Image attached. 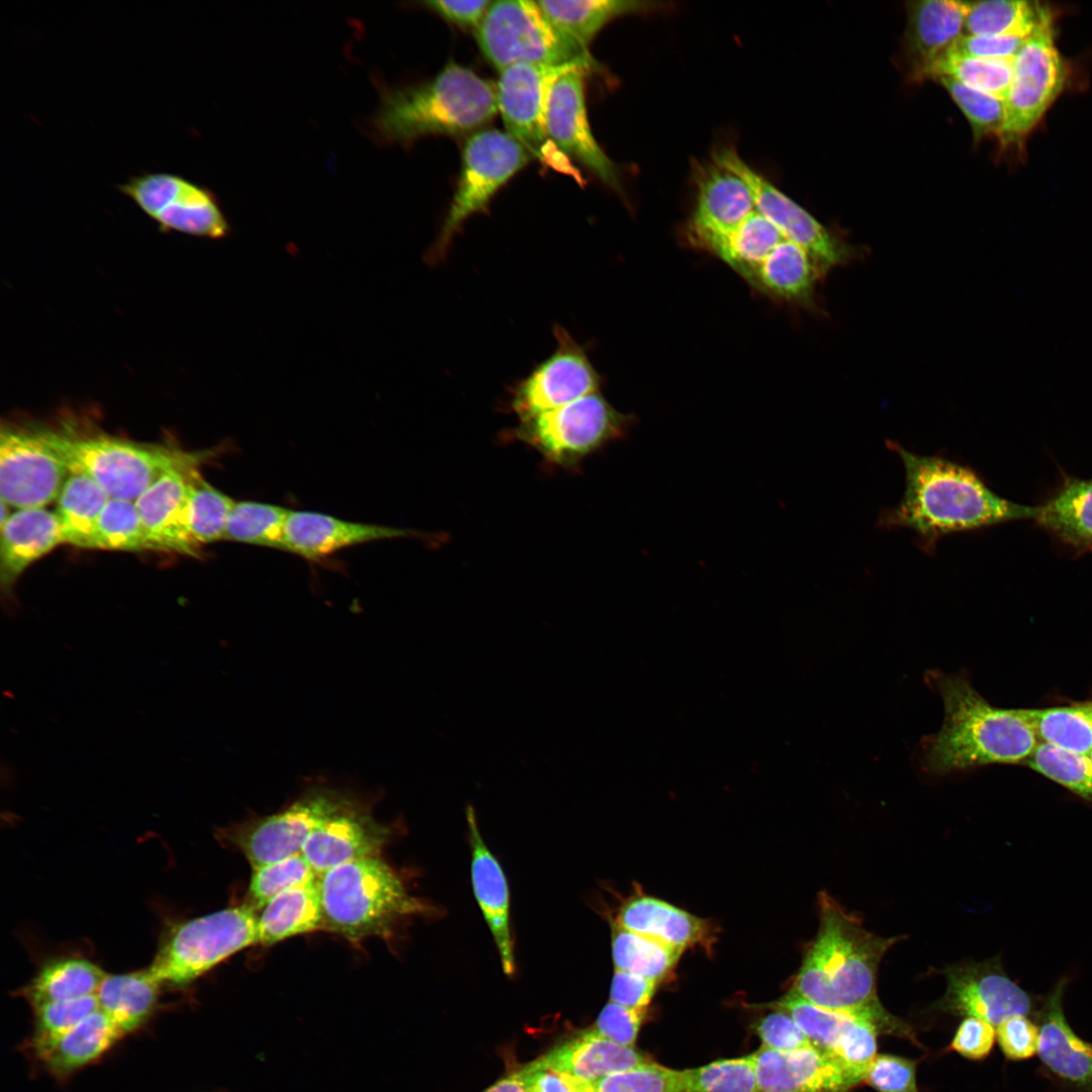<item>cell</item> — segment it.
I'll list each match as a JSON object with an SVG mask.
<instances>
[{"label":"cell","mask_w":1092,"mask_h":1092,"mask_svg":"<svg viewBox=\"0 0 1092 1092\" xmlns=\"http://www.w3.org/2000/svg\"><path fill=\"white\" fill-rule=\"evenodd\" d=\"M886 444L903 464L905 485L899 503L884 509L877 525L912 531L916 545L928 555L945 536L1033 519L1035 515L1036 507L1000 496L965 463L941 453L918 454L893 440Z\"/></svg>","instance_id":"1"},{"label":"cell","mask_w":1092,"mask_h":1092,"mask_svg":"<svg viewBox=\"0 0 1092 1092\" xmlns=\"http://www.w3.org/2000/svg\"><path fill=\"white\" fill-rule=\"evenodd\" d=\"M820 925L795 978L793 991L823 1008L871 1020L879 1032L918 1044L911 1027L881 1004L877 974L885 953L903 936L883 937L867 930L829 894L818 896Z\"/></svg>","instance_id":"2"},{"label":"cell","mask_w":1092,"mask_h":1092,"mask_svg":"<svg viewBox=\"0 0 1092 1092\" xmlns=\"http://www.w3.org/2000/svg\"><path fill=\"white\" fill-rule=\"evenodd\" d=\"M944 706L940 730L924 739L923 768L943 776L989 764H1025L1039 741L1022 709L992 706L963 673L929 672Z\"/></svg>","instance_id":"3"},{"label":"cell","mask_w":1092,"mask_h":1092,"mask_svg":"<svg viewBox=\"0 0 1092 1092\" xmlns=\"http://www.w3.org/2000/svg\"><path fill=\"white\" fill-rule=\"evenodd\" d=\"M497 112L496 84L451 62L429 81L382 89L369 128L378 143L407 145L426 135L471 132Z\"/></svg>","instance_id":"4"},{"label":"cell","mask_w":1092,"mask_h":1092,"mask_svg":"<svg viewBox=\"0 0 1092 1092\" xmlns=\"http://www.w3.org/2000/svg\"><path fill=\"white\" fill-rule=\"evenodd\" d=\"M317 887L325 930L350 940L388 936L403 919L429 910L379 856L334 867L317 875Z\"/></svg>","instance_id":"5"},{"label":"cell","mask_w":1092,"mask_h":1092,"mask_svg":"<svg viewBox=\"0 0 1092 1092\" xmlns=\"http://www.w3.org/2000/svg\"><path fill=\"white\" fill-rule=\"evenodd\" d=\"M33 430L70 472L91 477L110 497L132 502L167 470L199 466L212 454L183 452L103 434L81 433L66 424Z\"/></svg>","instance_id":"6"},{"label":"cell","mask_w":1092,"mask_h":1092,"mask_svg":"<svg viewBox=\"0 0 1092 1092\" xmlns=\"http://www.w3.org/2000/svg\"><path fill=\"white\" fill-rule=\"evenodd\" d=\"M256 943L257 909L246 902L176 924L149 969L162 985L185 986Z\"/></svg>","instance_id":"7"},{"label":"cell","mask_w":1092,"mask_h":1092,"mask_svg":"<svg viewBox=\"0 0 1092 1092\" xmlns=\"http://www.w3.org/2000/svg\"><path fill=\"white\" fill-rule=\"evenodd\" d=\"M635 419L616 410L601 393L520 420L514 437L547 462L574 468L587 456L623 438Z\"/></svg>","instance_id":"8"},{"label":"cell","mask_w":1092,"mask_h":1092,"mask_svg":"<svg viewBox=\"0 0 1092 1092\" xmlns=\"http://www.w3.org/2000/svg\"><path fill=\"white\" fill-rule=\"evenodd\" d=\"M475 35L483 56L499 72L522 63L561 65L592 58L551 22L538 1H493Z\"/></svg>","instance_id":"9"},{"label":"cell","mask_w":1092,"mask_h":1092,"mask_svg":"<svg viewBox=\"0 0 1092 1092\" xmlns=\"http://www.w3.org/2000/svg\"><path fill=\"white\" fill-rule=\"evenodd\" d=\"M593 58L561 65L516 64L499 72L497 107L507 132L532 156L555 171L580 179L570 159L552 142L547 129L550 94L556 81L578 69H593Z\"/></svg>","instance_id":"10"},{"label":"cell","mask_w":1092,"mask_h":1092,"mask_svg":"<svg viewBox=\"0 0 1092 1092\" xmlns=\"http://www.w3.org/2000/svg\"><path fill=\"white\" fill-rule=\"evenodd\" d=\"M531 159L507 131L474 132L464 146L458 185L429 259H442L462 224L484 209L496 191Z\"/></svg>","instance_id":"11"},{"label":"cell","mask_w":1092,"mask_h":1092,"mask_svg":"<svg viewBox=\"0 0 1092 1092\" xmlns=\"http://www.w3.org/2000/svg\"><path fill=\"white\" fill-rule=\"evenodd\" d=\"M116 188L163 233L221 239L229 221L216 195L207 187L169 172H143Z\"/></svg>","instance_id":"12"},{"label":"cell","mask_w":1092,"mask_h":1092,"mask_svg":"<svg viewBox=\"0 0 1092 1092\" xmlns=\"http://www.w3.org/2000/svg\"><path fill=\"white\" fill-rule=\"evenodd\" d=\"M1066 78V66L1055 42L1053 15L1048 9L1014 57L1000 141L1011 144L1023 139L1060 94Z\"/></svg>","instance_id":"13"},{"label":"cell","mask_w":1092,"mask_h":1092,"mask_svg":"<svg viewBox=\"0 0 1092 1092\" xmlns=\"http://www.w3.org/2000/svg\"><path fill=\"white\" fill-rule=\"evenodd\" d=\"M352 794L327 785L307 789L288 807L240 826L231 840L252 869L300 853L310 834L343 808Z\"/></svg>","instance_id":"14"},{"label":"cell","mask_w":1092,"mask_h":1092,"mask_svg":"<svg viewBox=\"0 0 1092 1092\" xmlns=\"http://www.w3.org/2000/svg\"><path fill=\"white\" fill-rule=\"evenodd\" d=\"M714 162L741 177L751 190L755 208L771 219L791 241L805 248L826 272L858 257L856 248L831 233L750 168L735 151H720L714 156Z\"/></svg>","instance_id":"15"},{"label":"cell","mask_w":1092,"mask_h":1092,"mask_svg":"<svg viewBox=\"0 0 1092 1092\" xmlns=\"http://www.w3.org/2000/svg\"><path fill=\"white\" fill-rule=\"evenodd\" d=\"M69 474L33 428H1L0 494L10 507L44 508L58 498Z\"/></svg>","instance_id":"16"},{"label":"cell","mask_w":1092,"mask_h":1092,"mask_svg":"<svg viewBox=\"0 0 1092 1092\" xmlns=\"http://www.w3.org/2000/svg\"><path fill=\"white\" fill-rule=\"evenodd\" d=\"M556 348L513 390L511 406L519 420L554 410L600 391L602 379L583 348L556 327Z\"/></svg>","instance_id":"17"},{"label":"cell","mask_w":1092,"mask_h":1092,"mask_svg":"<svg viewBox=\"0 0 1092 1092\" xmlns=\"http://www.w3.org/2000/svg\"><path fill=\"white\" fill-rule=\"evenodd\" d=\"M941 973L946 991L935 1009L966 1017H977L998 1025L1013 1015H1030L1031 996L1004 972L998 958L946 966Z\"/></svg>","instance_id":"18"},{"label":"cell","mask_w":1092,"mask_h":1092,"mask_svg":"<svg viewBox=\"0 0 1092 1092\" xmlns=\"http://www.w3.org/2000/svg\"><path fill=\"white\" fill-rule=\"evenodd\" d=\"M590 70H572L554 84L547 113L548 134L569 159L582 163L605 183L617 188L616 167L596 141L587 119L584 77Z\"/></svg>","instance_id":"19"},{"label":"cell","mask_w":1092,"mask_h":1092,"mask_svg":"<svg viewBox=\"0 0 1092 1092\" xmlns=\"http://www.w3.org/2000/svg\"><path fill=\"white\" fill-rule=\"evenodd\" d=\"M758 1092H848L863 1077L815 1046L753 1053Z\"/></svg>","instance_id":"20"},{"label":"cell","mask_w":1092,"mask_h":1092,"mask_svg":"<svg viewBox=\"0 0 1092 1092\" xmlns=\"http://www.w3.org/2000/svg\"><path fill=\"white\" fill-rule=\"evenodd\" d=\"M390 830L379 823L357 797L317 827L305 841L301 853L316 875L339 864L379 856Z\"/></svg>","instance_id":"21"},{"label":"cell","mask_w":1092,"mask_h":1092,"mask_svg":"<svg viewBox=\"0 0 1092 1092\" xmlns=\"http://www.w3.org/2000/svg\"><path fill=\"white\" fill-rule=\"evenodd\" d=\"M199 466L164 472L135 500L152 551L197 556L199 546L190 531L188 476Z\"/></svg>","instance_id":"22"},{"label":"cell","mask_w":1092,"mask_h":1092,"mask_svg":"<svg viewBox=\"0 0 1092 1092\" xmlns=\"http://www.w3.org/2000/svg\"><path fill=\"white\" fill-rule=\"evenodd\" d=\"M1067 980H1060L1035 1012L1037 1055L1044 1068L1075 1092H1092V1042L1074 1032L1063 1010Z\"/></svg>","instance_id":"23"},{"label":"cell","mask_w":1092,"mask_h":1092,"mask_svg":"<svg viewBox=\"0 0 1092 1092\" xmlns=\"http://www.w3.org/2000/svg\"><path fill=\"white\" fill-rule=\"evenodd\" d=\"M415 530L346 521L311 511H292L285 524V551L321 560L346 548L374 541L420 537Z\"/></svg>","instance_id":"24"},{"label":"cell","mask_w":1092,"mask_h":1092,"mask_svg":"<svg viewBox=\"0 0 1092 1092\" xmlns=\"http://www.w3.org/2000/svg\"><path fill=\"white\" fill-rule=\"evenodd\" d=\"M471 851V884L474 896L497 948L503 970L515 972L511 928V898L502 866L484 842L474 808L465 809Z\"/></svg>","instance_id":"25"},{"label":"cell","mask_w":1092,"mask_h":1092,"mask_svg":"<svg viewBox=\"0 0 1092 1092\" xmlns=\"http://www.w3.org/2000/svg\"><path fill=\"white\" fill-rule=\"evenodd\" d=\"M614 923L682 951L698 945L709 948L714 938L709 921L644 895L631 897L624 902Z\"/></svg>","instance_id":"26"},{"label":"cell","mask_w":1092,"mask_h":1092,"mask_svg":"<svg viewBox=\"0 0 1092 1092\" xmlns=\"http://www.w3.org/2000/svg\"><path fill=\"white\" fill-rule=\"evenodd\" d=\"M64 543L56 512L44 508L13 512L1 528L0 581L9 593L21 573L33 562Z\"/></svg>","instance_id":"27"},{"label":"cell","mask_w":1092,"mask_h":1092,"mask_svg":"<svg viewBox=\"0 0 1092 1092\" xmlns=\"http://www.w3.org/2000/svg\"><path fill=\"white\" fill-rule=\"evenodd\" d=\"M967 2L926 0L911 3L906 42L915 74L925 77L965 34Z\"/></svg>","instance_id":"28"},{"label":"cell","mask_w":1092,"mask_h":1092,"mask_svg":"<svg viewBox=\"0 0 1092 1092\" xmlns=\"http://www.w3.org/2000/svg\"><path fill=\"white\" fill-rule=\"evenodd\" d=\"M697 185L696 205L686 226V240L723 231L754 207L747 183L715 162L704 168Z\"/></svg>","instance_id":"29"},{"label":"cell","mask_w":1092,"mask_h":1092,"mask_svg":"<svg viewBox=\"0 0 1092 1092\" xmlns=\"http://www.w3.org/2000/svg\"><path fill=\"white\" fill-rule=\"evenodd\" d=\"M535 1061L542 1067L595 1082L650 1060L633 1046L612 1041L592 1029L555 1045Z\"/></svg>","instance_id":"30"},{"label":"cell","mask_w":1092,"mask_h":1092,"mask_svg":"<svg viewBox=\"0 0 1092 1092\" xmlns=\"http://www.w3.org/2000/svg\"><path fill=\"white\" fill-rule=\"evenodd\" d=\"M123 1036L113 1021L97 1009L31 1055L51 1076L65 1079L101 1059Z\"/></svg>","instance_id":"31"},{"label":"cell","mask_w":1092,"mask_h":1092,"mask_svg":"<svg viewBox=\"0 0 1092 1092\" xmlns=\"http://www.w3.org/2000/svg\"><path fill=\"white\" fill-rule=\"evenodd\" d=\"M1033 520L1077 552H1092V478L1066 476Z\"/></svg>","instance_id":"32"},{"label":"cell","mask_w":1092,"mask_h":1092,"mask_svg":"<svg viewBox=\"0 0 1092 1092\" xmlns=\"http://www.w3.org/2000/svg\"><path fill=\"white\" fill-rule=\"evenodd\" d=\"M161 986L149 968L126 974H107L96 992L99 1009L126 1035L150 1019Z\"/></svg>","instance_id":"33"},{"label":"cell","mask_w":1092,"mask_h":1092,"mask_svg":"<svg viewBox=\"0 0 1092 1092\" xmlns=\"http://www.w3.org/2000/svg\"><path fill=\"white\" fill-rule=\"evenodd\" d=\"M261 910L258 914V943L264 946L325 929L317 880L280 893Z\"/></svg>","instance_id":"34"},{"label":"cell","mask_w":1092,"mask_h":1092,"mask_svg":"<svg viewBox=\"0 0 1092 1092\" xmlns=\"http://www.w3.org/2000/svg\"><path fill=\"white\" fill-rule=\"evenodd\" d=\"M108 493L91 477L70 472L55 511L64 543L83 549H95L99 516L108 502Z\"/></svg>","instance_id":"35"},{"label":"cell","mask_w":1092,"mask_h":1092,"mask_svg":"<svg viewBox=\"0 0 1092 1092\" xmlns=\"http://www.w3.org/2000/svg\"><path fill=\"white\" fill-rule=\"evenodd\" d=\"M107 974L90 961L61 958L46 963L20 995L32 1008L44 1003L95 995Z\"/></svg>","instance_id":"36"},{"label":"cell","mask_w":1092,"mask_h":1092,"mask_svg":"<svg viewBox=\"0 0 1092 1092\" xmlns=\"http://www.w3.org/2000/svg\"><path fill=\"white\" fill-rule=\"evenodd\" d=\"M540 7L564 34L587 51L589 42L612 19L645 10L651 2L633 0H540Z\"/></svg>","instance_id":"37"},{"label":"cell","mask_w":1092,"mask_h":1092,"mask_svg":"<svg viewBox=\"0 0 1092 1092\" xmlns=\"http://www.w3.org/2000/svg\"><path fill=\"white\" fill-rule=\"evenodd\" d=\"M1039 742L1089 757L1092 751V701L1022 709Z\"/></svg>","instance_id":"38"},{"label":"cell","mask_w":1092,"mask_h":1092,"mask_svg":"<svg viewBox=\"0 0 1092 1092\" xmlns=\"http://www.w3.org/2000/svg\"><path fill=\"white\" fill-rule=\"evenodd\" d=\"M1046 10L1034 1L967 2L965 34L1029 36Z\"/></svg>","instance_id":"39"},{"label":"cell","mask_w":1092,"mask_h":1092,"mask_svg":"<svg viewBox=\"0 0 1092 1092\" xmlns=\"http://www.w3.org/2000/svg\"><path fill=\"white\" fill-rule=\"evenodd\" d=\"M681 953L680 949L613 924L612 957L616 971L659 983L674 969Z\"/></svg>","instance_id":"40"},{"label":"cell","mask_w":1092,"mask_h":1092,"mask_svg":"<svg viewBox=\"0 0 1092 1092\" xmlns=\"http://www.w3.org/2000/svg\"><path fill=\"white\" fill-rule=\"evenodd\" d=\"M290 510L253 500L235 502L223 540L285 551V524Z\"/></svg>","instance_id":"41"},{"label":"cell","mask_w":1092,"mask_h":1092,"mask_svg":"<svg viewBox=\"0 0 1092 1092\" xmlns=\"http://www.w3.org/2000/svg\"><path fill=\"white\" fill-rule=\"evenodd\" d=\"M1012 59H991L963 56L948 52L937 61L925 77H949L958 82L1005 100L1013 78Z\"/></svg>","instance_id":"42"},{"label":"cell","mask_w":1092,"mask_h":1092,"mask_svg":"<svg viewBox=\"0 0 1092 1092\" xmlns=\"http://www.w3.org/2000/svg\"><path fill=\"white\" fill-rule=\"evenodd\" d=\"M199 467L189 472V522L190 531L201 546L223 540L229 515L235 500L207 482Z\"/></svg>","instance_id":"43"},{"label":"cell","mask_w":1092,"mask_h":1092,"mask_svg":"<svg viewBox=\"0 0 1092 1092\" xmlns=\"http://www.w3.org/2000/svg\"><path fill=\"white\" fill-rule=\"evenodd\" d=\"M771 1006L798 1023L811 1043L831 1054L840 1037L858 1015L820 1007L791 990Z\"/></svg>","instance_id":"44"},{"label":"cell","mask_w":1092,"mask_h":1092,"mask_svg":"<svg viewBox=\"0 0 1092 1092\" xmlns=\"http://www.w3.org/2000/svg\"><path fill=\"white\" fill-rule=\"evenodd\" d=\"M95 549L151 550L134 502L117 497L108 499L97 522Z\"/></svg>","instance_id":"45"},{"label":"cell","mask_w":1092,"mask_h":1092,"mask_svg":"<svg viewBox=\"0 0 1092 1092\" xmlns=\"http://www.w3.org/2000/svg\"><path fill=\"white\" fill-rule=\"evenodd\" d=\"M685 1092H758L753 1054L682 1071Z\"/></svg>","instance_id":"46"},{"label":"cell","mask_w":1092,"mask_h":1092,"mask_svg":"<svg viewBox=\"0 0 1092 1092\" xmlns=\"http://www.w3.org/2000/svg\"><path fill=\"white\" fill-rule=\"evenodd\" d=\"M1025 765L1092 802V763L1088 756L1039 742Z\"/></svg>","instance_id":"47"},{"label":"cell","mask_w":1092,"mask_h":1092,"mask_svg":"<svg viewBox=\"0 0 1092 1092\" xmlns=\"http://www.w3.org/2000/svg\"><path fill=\"white\" fill-rule=\"evenodd\" d=\"M316 880L317 875L300 852L253 869L247 903L257 910L262 909L280 893Z\"/></svg>","instance_id":"48"},{"label":"cell","mask_w":1092,"mask_h":1092,"mask_svg":"<svg viewBox=\"0 0 1092 1092\" xmlns=\"http://www.w3.org/2000/svg\"><path fill=\"white\" fill-rule=\"evenodd\" d=\"M33 1009V1029L24 1046L30 1054L46 1046L99 1009L95 995L54 1001Z\"/></svg>","instance_id":"49"},{"label":"cell","mask_w":1092,"mask_h":1092,"mask_svg":"<svg viewBox=\"0 0 1092 1092\" xmlns=\"http://www.w3.org/2000/svg\"><path fill=\"white\" fill-rule=\"evenodd\" d=\"M593 1092H685L682 1071L648 1061L592 1082Z\"/></svg>","instance_id":"50"},{"label":"cell","mask_w":1092,"mask_h":1092,"mask_svg":"<svg viewBox=\"0 0 1092 1092\" xmlns=\"http://www.w3.org/2000/svg\"><path fill=\"white\" fill-rule=\"evenodd\" d=\"M948 92L969 120L976 138L999 135L1004 119V100L968 87L945 76L934 78Z\"/></svg>","instance_id":"51"},{"label":"cell","mask_w":1092,"mask_h":1092,"mask_svg":"<svg viewBox=\"0 0 1092 1092\" xmlns=\"http://www.w3.org/2000/svg\"><path fill=\"white\" fill-rule=\"evenodd\" d=\"M877 1026L869 1019L857 1016L838 1040L830 1056L852 1071L866 1077L867 1071L877 1057Z\"/></svg>","instance_id":"52"},{"label":"cell","mask_w":1092,"mask_h":1092,"mask_svg":"<svg viewBox=\"0 0 1092 1092\" xmlns=\"http://www.w3.org/2000/svg\"><path fill=\"white\" fill-rule=\"evenodd\" d=\"M863 1082L878 1092H918L915 1063L894 1055H877Z\"/></svg>","instance_id":"53"},{"label":"cell","mask_w":1092,"mask_h":1092,"mask_svg":"<svg viewBox=\"0 0 1092 1092\" xmlns=\"http://www.w3.org/2000/svg\"><path fill=\"white\" fill-rule=\"evenodd\" d=\"M996 1039L1007 1060L1026 1061L1037 1054L1039 1026L1026 1015H1013L997 1025Z\"/></svg>","instance_id":"54"},{"label":"cell","mask_w":1092,"mask_h":1092,"mask_svg":"<svg viewBox=\"0 0 1092 1092\" xmlns=\"http://www.w3.org/2000/svg\"><path fill=\"white\" fill-rule=\"evenodd\" d=\"M644 1014L645 1010L629 1008L610 1001L599 1014L594 1030L612 1041L633 1046Z\"/></svg>","instance_id":"55"},{"label":"cell","mask_w":1092,"mask_h":1092,"mask_svg":"<svg viewBox=\"0 0 1092 1092\" xmlns=\"http://www.w3.org/2000/svg\"><path fill=\"white\" fill-rule=\"evenodd\" d=\"M762 1046L778 1051H793L814 1046L798 1023L788 1013L776 1010L755 1024Z\"/></svg>","instance_id":"56"},{"label":"cell","mask_w":1092,"mask_h":1092,"mask_svg":"<svg viewBox=\"0 0 1092 1092\" xmlns=\"http://www.w3.org/2000/svg\"><path fill=\"white\" fill-rule=\"evenodd\" d=\"M995 1040L993 1024L981 1018L966 1017L960 1023L949 1049L968 1060L981 1061L990 1055Z\"/></svg>","instance_id":"57"},{"label":"cell","mask_w":1092,"mask_h":1092,"mask_svg":"<svg viewBox=\"0 0 1092 1092\" xmlns=\"http://www.w3.org/2000/svg\"><path fill=\"white\" fill-rule=\"evenodd\" d=\"M1028 36L964 34L949 52L970 57L1012 59Z\"/></svg>","instance_id":"58"},{"label":"cell","mask_w":1092,"mask_h":1092,"mask_svg":"<svg viewBox=\"0 0 1092 1092\" xmlns=\"http://www.w3.org/2000/svg\"><path fill=\"white\" fill-rule=\"evenodd\" d=\"M657 984L642 976L615 970L610 1001L629 1008L645 1010L654 995Z\"/></svg>","instance_id":"59"},{"label":"cell","mask_w":1092,"mask_h":1092,"mask_svg":"<svg viewBox=\"0 0 1092 1092\" xmlns=\"http://www.w3.org/2000/svg\"><path fill=\"white\" fill-rule=\"evenodd\" d=\"M529 1092H593L592 1082L542 1067L536 1061L524 1067Z\"/></svg>","instance_id":"60"},{"label":"cell","mask_w":1092,"mask_h":1092,"mask_svg":"<svg viewBox=\"0 0 1092 1092\" xmlns=\"http://www.w3.org/2000/svg\"><path fill=\"white\" fill-rule=\"evenodd\" d=\"M492 1H426L424 4L444 19L464 27H472L474 30L482 21Z\"/></svg>","instance_id":"61"},{"label":"cell","mask_w":1092,"mask_h":1092,"mask_svg":"<svg viewBox=\"0 0 1092 1092\" xmlns=\"http://www.w3.org/2000/svg\"><path fill=\"white\" fill-rule=\"evenodd\" d=\"M483 1092H529L524 1067L500 1078Z\"/></svg>","instance_id":"62"},{"label":"cell","mask_w":1092,"mask_h":1092,"mask_svg":"<svg viewBox=\"0 0 1092 1092\" xmlns=\"http://www.w3.org/2000/svg\"><path fill=\"white\" fill-rule=\"evenodd\" d=\"M9 508L10 506L3 498H0V528L5 525L11 516Z\"/></svg>","instance_id":"63"},{"label":"cell","mask_w":1092,"mask_h":1092,"mask_svg":"<svg viewBox=\"0 0 1092 1092\" xmlns=\"http://www.w3.org/2000/svg\"><path fill=\"white\" fill-rule=\"evenodd\" d=\"M1089 759H1090V761H1091V763H1092V751H1091V753H1090V755H1089Z\"/></svg>","instance_id":"64"}]
</instances>
